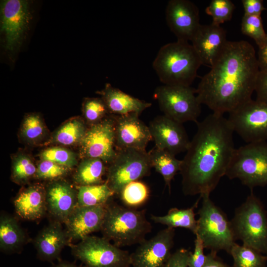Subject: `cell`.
<instances>
[{
	"mask_svg": "<svg viewBox=\"0 0 267 267\" xmlns=\"http://www.w3.org/2000/svg\"><path fill=\"white\" fill-rule=\"evenodd\" d=\"M40 157L43 160H48L69 169L77 164L75 154L72 151L61 147H52L42 152Z\"/></svg>",
	"mask_w": 267,
	"mask_h": 267,
	"instance_id": "8d00e7d4",
	"label": "cell"
},
{
	"mask_svg": "<svg viewBox=\"0 0 267 267\" xmlns=\"http://www.w3.org/2000/svg\"><path fill=\"white\" fill-rule=\"evenodd\" d=\"M175 229L167 227L139 244L131 254L133 267H163L172 255Z\"/></svg>",
	"mask_w": 267,
	"mask_h": 267,
	"instance_id": "4fadbf2b",
	"label": "cell"
},
{
	"mask_svg": "<svg viewBox=\"0 0 267 267\" xmlns=\"http://www.w3.org/2000/svg\"><path fill=\"white\" fill-rule=\"evenodd\" d=\"M106 206H77L64 222L69 240H82L100 230Z\"/></svg>",
	"mask_w": 267,
	"mask_h": 267,
	"instance_id": "ac0fdd59",
	"label": "cell"
},
{
	"mask_svg": "<svg viewBox=\"0 0 267 267\" xmlns=\"http://www.w3.org/2000/svg\"><path fill=\"white\" fill-rule=\"evenodd\" d=\"M196 123L179 172L185 195L210 194L225 176L235 149L234 131L223 115L213 113Z\"/></svg>",
	"mask_w": 267,
	"mask_h": 267,
	"instance_id": "7a4b0ae2",
	"label": "cell"
},
{
	"mask_svg": "<svg viewBox=\"0 0 267 267\" xmlns=\"http://www.w3.org/2000/svg\"><path fill=\"white\" fill-rule=\"evenodd\" d=\"M257 60L260 70L267 69V35L263 43L259 46Z\"/></svg>",
	"mask_w": 267,
	"mask_h": 267,
	"instance_id": "7bdbcfd3",
	"label": "cell"
},
{
	"mask_svg": "<svg viewBox=\"0 0 267 267\" xmlns=\"http://www.w3.org/2000/svg\"><path fill=\"white\" fill-rule=\"evenodd\" d=\"M51 267H84L83 266H78L75 263L63 261L60 262L56 265H53Z\"/></svg>",
	"mask_w": 267,
	"mask_h": 267,
	"instance_id": "f6af8a7d",
	"label": "cell"
},
{
	"mask_svg": "<svg viewBox=\"0 0 267 267\" xmlns=\"http://www.w3.org/2000/svg\"><path fill=\"white\" fill-rule=\"evenodd\" d=\"M191 251L180 248L172 253L163 267H188V259Z\"/></svg>",
	"mask_w": 267,
	"mask_h": 267,
	"instance_id": "ab89813d",
	"label": "cell"
},
{
	"mask_svg": "<svg viewBox=\"0 0 267 267\" xmlns=\"http://www.w3.org/2000/svg\"><path fill=\"white\" fill-rule=\"evenodd\" d=\"M149 189L144 182L136 180L126 185L119 195L123 203L129 207L143 204L149 196Z\"/></svg>",
	"mask_w": 267,
	"mask_h": 267,
	"instance_id": "4dcf8cb0",
	"label": "cell"
},
{
	"mask_svg": "<svg viewBox=\"0 0 267 267\" xmlns=\"http://www.w3.org/2000/svg\"><path fill=\"white\" fill-rule=\"evenodd\" d=\"M255 91L257 95L256 100L267 103V69L259 70Z\"/></svg>",
	"mask_w": 267,
	"mask_h": 267,
	"instance_id": "60d3db41",
	"label": "cell"
},
{
	"mask_svg": "<svg viewBox=\"0 0 267 267\" xmlns=\"http://www.w3.org/2000/svg\"><path fill=\"white\" fill-rule=\"evenodd\" d=\"M69 241L60 222L51 223L41 230L35 239L38 258L47 262L58 259L62 249Z\"/></svg>",
	"mask_w": 267,
	"mask_h": 267,
	"instance_id": "44dd1931",
	"label": "cell"
},
{
	"mask_svg": "<svg viewBox=\"0 0 267 267\" xmlns=\"http://www.w3.org/2000/svg\"><path fill=\"white\" fill-rule=\"evenodd\" d=\"M114 195L106 181L98 185L79 186L77 191V206H105Z\"/></svg>",
	"mask_w": 267,
	"mask_h": 267,
	"instance_id": "83f0119b",
	"label": "cell"
},
{
	"mask_svg": "<svg viewBox=\"0 0 267 267\" xmlns=\"http://www.w3.org/2000/svg\"><path fill=\"white\" fill-rule=\"evenodd\" d=\"M241 31L243 34L253 39L258 47L263 43L267 35L264 29L262 17L259 15L244 14Z\"/></svg>",
	"mask_w": 267,
	"mask_h": 267,
	"instance_id": "836d02e7",
	"label": "cell"
},
{
	"mask_svg": "<svg viewBox=\"0 0 267 267\" xmlns=\"http://www.w3.org/2000/svg\"><path fill=\"white\" fill-rule=\"evenodd\" d=\"M196 94V89L190 86L164 85L155 89L154 97L164 115L181 124L197 123L201 104Z\"/></svg>",
	"mask_w": 267,
	"mask_h": 267,
	"instance_id": "30bf717a",
	"label": "cell"
},
{
	"mask_svg": "<svg viewBox=\"0 0 267 267\" xmlns=\"http://www.w3.org/2000/svg\"><path fill=\"white\" fill-rule=\"evenodd\" d=\"M244 14L261 16L262 12L266 9L263 0H242Z\"/></svg>",
	"mask_w": 267,
	"mask_h": 267,
	"instance_id": "b9f144b4",
	"label": "cell"
},
{
	"mask_svg": "<svg viewBox=\"0 0 267 267\" xmlns=\"http://www.w3.org/2000/svg\"><path fill=\"white\" fill-rule=\"evenodd\" d=\"M113 115L115 120L116 149L145 150L148 143L153 139L148 126L139 119V115L131 113Z\"/></svg>",
	"mask_w": 267,
	"mask_h": 267,
	"instance_id": "e0dca14e",
	"label": "cell"
},
{
	"mask_svg": "<svg viewBox=\"0 0 267 267\" xmlns=\"http://www.w3.org/2000/svg\"><path fill=\"white\" fill-rule=\"evenodd\" d=\"M106 164L98 158H84L80 163L74 174L75 182L78 186L104 183L102 178L108 169Z\"/></svg>",
	"mask_w": 267,
	"mask_h": 267,
	"instance_id": "484cf974",
	"label": "cell"
},
{
	"mask_svg": "<svg viewBox=\"0 0 267 267\" xmlns=\"http://www.w3.org/2000/svg\"><path fill=\"white\" fill-rule=\"evenodd\" d=\"M229 254L233 260L232 267H267V256L249 246L235 243Z\"/></svg>",
	"mask_w": 267,
	"mask_h": 267,
	"instance_id": "f546056e",
	"label": "cell"
},
{
	"mask_svg": "<svg viewBox=\"0 0 267 267\" xmlns=\"http://www.w3.org/2000/svg\"><path fill=\"white\" fill-rule=\"evenodd\" d=\"M225 176L251 190L267 185V142L248 143L235 149Z\"/></svg>",
	"mask_w": 267,
	"mask_h": 267,
	"instance_id": "52a82bcc",
	"label": "cell"
},
{
	"mask_svg": "<svg viewBox=\"0 0 267 267\" xmlns=\"http://www.w3.org/2000/svg\"><path fill=\"white\" fill-rule=\"evenodd\" d=\"M216 252H210L206 255V261L203 267H232L222 261Z\"/></svg>",
	"mask_w": 267,
	"mask_h": 267,
	"instance_id": "ee69618b",
	"label": "cell"
},
{
	"mask_svg": "<svg viewBox=\"0 0 267 267\" xmlns=\"http://www.w3.org/2000/svg\"><path fill=\"white\" fill-rule=\"evenodd\" d=\"M109 165L106 181L114 194L118 195L129 183L149 175L152 168L148 152L134 148L117 150Z\"/></svg>",
	"mask_w": 267,
	"mask_h": 267,
	"instance_id": "ba28073f",
	"label": "cell"
},
{
	"mask_svg": "<svg viewBox=\"0 0 267 267\" xmlns=\"http://www.w3.org/2000/svg\"><path fill=\"white\" fill-rule=\"evenodd\" d=\"M148 127L157 148L175 156L186 151L190 141L182 124L163 115L156 117Z\"/></svg>",
	"mask_w": 267,
	"mask_h": 267,
	"instance_id": "9a60e30c",
	"label": "cell"
},
{
	"mask_svg": "<svg viewBox=\"0 0 267 267\" xmlns=\"http://www.w3.org/2000/svg\"><path fill=\"white\" fill-rule=\"evenodd\" d=\"M84 267H130L131 254L104 237L88 236L71 246Z\"/></svg>",
	"mask_w": 267,
	"mask_h": 267,
	"instance_id": "9c48e42d",
	"label": "cell"
},
{
	"mask_svg": "<svg viewBox=\"0 0 267 267\" xmlns=\"http://www.w3.org/2000/svg\"><path fill=\"white\" fill-rule=\"evenodd\" d=\"M80 144L84 158H98L110 164L117 154L113 115L90 126Z\"/></svg>",
	"mask_w": 267,
	"mask_h": 267,
	"instance_id": "7c38bea8",
	"label": "cell"
},
{
	"mask_svg": "<svg viewBox=\"0 0 267 267\" xmlns=\"http://www.w3.org/2000/svg\"><path fill=\"white\" fill-rule=\"evenodd\" d=\"M25 241V233L15 218L2 214L0 218V248L7 253L17 251Z\"/></svg>",
	"mask_w": 267,
	"mask_h": 267,
	"instance_id": "cb8c5ba5",
	"label": "cell"
},
{
	"mask_svg": "<svg viewBox=\"0 0 267 267\" xmlns=\"http://www.w3.org/2000/svg\"><path fill=\"white\" fill-rule=\"evenodd\" d=\"M166 18L170 30L180 41H191L201 25L198 7L188 0H170Z\"/></svg>",
	"mask_w": 267,
	"mask_h": 267,
	"instance_id": "2e32d148",
	"label": "cell"
},
{
	"mask_svg": "<svg viewBox=\"0 0 267 267\" xmlns=\"http://www.w3.org/2000/svg\"><path fill=\"white\" fill-rule=\"evenodd\" d=\"M230 222L236 240L267 256V212L252 190Z\"/></svg>",
	"mask_w": 267,
	"mask_h": 267,
	"instance_id": "5b68a950",
	"label": "cell"
},
{
	"mask_svg": "<svg viewBox=\"0 0 267 267\" xmlns=\"http://www.w3.org/2000/svg\"><path fill=\"white\" fill-rule=\"evenodd\" d=\"M83 112L85 119L91 125L96 124L109 113L101 98H86L83 103Z\"/></svg>",
	"mask_w": 267,
	"mask_h": 267,
	"instance_id": "e575fe53",
	"label": "cell"
},
{
	"mask_svg": "<svg viewBox=\"0 0 267 267\" xmlns=\"http://www.w3.org/2000/svg\"><path fill=\"white\" fill-rule=\"evenodd\" d=\"M45 126L41 117L36 113L27 115L24 119L21 134L29 142H34L41 139L45 134Z\"/></svg>",
	"mask_w": 267,
	"mask_h": 267,
	"instance_id": "d590c367",
	"label": "cell"
},
{
	"mask_svg": "<svg viewBox=\"0 0 267 267\" xmlns=\"http://www.w3.org/2000/svg\"><path fill=\"white\" fill-rule=\"evenodd\" d=\"M191 41L202 64L211 67L228 41L225 30L211 23L201 24Z\"/></svg>",
	"mask_w": 267,
	"mask_h": 267,
	"instance_id": "d6986e66",
	"label": "cell"
},
{
	"mask_svg": "<svg viewBox=\"0 0 267 267\" xmlns=\"http://www.w3.org/2000/svg\"><path fill=\"white\" fill-rule=\"evenodd\" d=\"M227 119L247 143L267 140V103L251 99L229 113Z\"/></svg>",
	"mask_w": 267,
	"mask_h": 267,
	"instance_id": "8fae6325",
	"label": "cell"
},
{
	"mask_svg": "<svg viewBox=\"0 0 267 267\" xmlns=\"http://www.w3.org/2000/svg\"><path fill=\"white\" fill-rule=\"evenodd\" d=\"M37 167L28 155L21 154L14 158L12 166V178L14 181L25 183L35 177Z\"/></svg>",
	"mask_w": 267,
	"mask_h": 267,
	"instance_id": "1f68e13d",
	"label": "cell"
},
{
	"mask_svg": "<svg viewBox=\"0 0 267 267\" xmlns=\"http://www.w3.org/2000/svg\"><path fill=\"white\" fill-rule=\"evenodd\" d=\"M259 70L252 44L227 41L196 89L198 100L213 113H229L251 99Z\"/></svg>",
	"mask_w": 267,
	"mask_h": 267,
	"instance_id": "6da1fadb",
	"label": "cell"
},
{
	"mask_svg": "<svg viewBox=\"0 0 267 267\" xmlns=\"http://www.w3.org/2000/svg\"><path fill=\"white\" fill-rule=\"evenodd\" d=\"M87 130L81 119L72 118L65 123L55 132L52 142L68 146L80 143Z\"/></svg>",
	"mask_w": 267,
	"mask_h": 267,
	"instance_id": "f1b7e54d",
	"label": "cell"
},
{
	"mask_svg": "<svg viewBox=\"0 0 267 267\" xmlns=\"http://www.w3.org/2000/svg\"><path fill=\"white\" fill-rule=\"evenodd\" d=\"M201 61L191 44L178 41L164 45L153 62V67L165 85L190 86Z\"/></svg>",
	"mask_w": 267,
	"mask_h": 267,
	"instance_id": "3957f363",
	"label": "cell"
},
{
	"mask_svg": "<svg viewBox=\"0 0 267 267\" xmlns=\"http://www.w3.org/2000/svg\"><path fill=\"white\" fill-rule=\"evenodd\" d=\"M16 214L22 219L35 221L43 217L47 210L46 190L34 184L23 189L14 201Z\"/></svg>",
	"mask_w": 267,
	"mask_h": 267,
	"instance_id": "7402d4cb",
	"label": "cell"
},
{
	"mask_svg": "<svg viewBox=\"0 0 267 267\" xmlns=\"http://www.w3.org/2000/svg\"><path fill=\"white\" fill-rule=\"evenodd\" d=\"M98 93L100 94L109 112L112 115L120 116L131 113L140 115L152 105L113 87L110 84H106Z\"/></svg>",
	"mask_w": 267,
	"mask_h": 267,
	"instance_id": "603a6c76",
	"label": "cell"
},
{
	"mask_svg": "<svg viewBox=\"0 0 267 267\" xmlns=\"http://www.w3.org/2000/svg\"><path fill=\"white\" fill-rule=\"evenodd\" d=\"M1 31L6 48L13 50L19 44L29 26V2L25 0H5L1 2Z\"/></svg>",
	"mask_w": 267,
	"mask_h": 267,
	"instance_id": "5bb4252c",
	"label": "cell"
},
{
	"mask_svg": "<svg viewBox=\"0 0 267 267\" xmlns=\"http://www.w3.org/2000/svg\"><path fill=\"white\" fill-rule=\"evenodd\" d=\"M204 249L202 241L197 236H196L194 251L190 253L188 267H203L206 262L207 257L204 253Z\"/></svg>",
	"mask_w": 267,
	"mask_h": 267,
	"instance_id": "f35d334b",
	"label": "cell"
},
{
	"mask_svg": "<svg viewBox=\"0 0 267 267\" xmlns=\"http://www.w3.org/2000/svg\"><path fill=\"white\" fill-rule=\"evenodd\" d=\"M201 197L190 208L186 209L171 208L164 216L152 215L151 220L155 222L167 227L175 228L182 227L190 230L195 234L197 230V220L195 219L194 210L197 206Z\"/></svg>",
	"mask_w": 267,
	"mask_h": 267,
	"instance_id": "d4e9b609",
	"label": "cell"
},
{
	"mask_svg": "<svg viewBox=\"0 0 267 267\" xmlns=\"http://www.w3.org/2000/svg\"><path fill=\"white\" fill-rule=\"evenodd\" d=\"M234 9L235 5L230 0H212L205 12L212 17V23L221 25L231 20Z\"/></svg>",
	"mask_w": 267,
	"mask_h": 267,
	"instance_id": "d6a6232c",
	"label": "cell"
},
{
	"mask_svg": "<svg viewBox=\"0 0 267 267\" xmlns=\"http://www.w3.org/2000/svg\"><path fill=\"white\" fill-rule=\"evenodd\" d=\"M202 199L198 214L195 235L205 248L217 253L223 250L229 254L236 240L230 221L225 213L210 198V194L200 195Z\"/></svg>",
	"mask_w": 267,
	"mask_h": 267,
	"instance_id": "8992f818",
	"label": "cell"
},
{
	"mask_svg": "<svg viewBox=\"0 0 267 267\" xmlns=\"http://www.w3.org/2000/svg\"><path fill=\"white\" fill-rule=\"evenodd\" d=\"M45 190L47 210L57 221L64 222L77 206V191L69 183L58 179Z\"/></svg>",
	"mask_w": 267,
	"mask_h": 267,
	"instance_id": "ffe728a7",
	"label": "cell"
},
{
	"mask_svg": "<svg viewBox=\"0 0 267 267\" xmlns=\"http://www.w3.org/2000/svg\"><path fill=\"white\" fill-rule=\"evenodd\" d=\"M152 167L163 178L165 184L170 190L171 182L175 176L180 172L182 160L165 150L155 147L148 152Z\"/></svg>",
	"mask_w": 267,
	"mask_h": 267,
	"instance_id": "4316f807",
	"label": "cell"
},
{
	"mask_svg": "<svg viewBox=\"0 0 267 267\" xmlns=\"http://www.w3.org/2000/svg\"><path fill=\"white\" fill-rule=\"evenodd\" d=\"M151 228L145 210L107 203L100 230L103 237L121 247L139 244Z\"/></svg>",
	"mask_w": 267,
	"mask_h": 267,
	"instance_id": "277c9868",
	"label": "cell"
},
{
	"mask_svg": "<svg viewBox=\"0 0 267 267\" xmlns=\"http://www.w3.org/2000/svg\"><path fill=\"white\" fill-rule=\"evenodd\" d=\"M69 168L48 160H43L37 167L35 177L41 180H56L65 176Z\"/></svg>",
	"mask_w": 267,
	"mask_h": 267,
	"instance_id": "74e56055",
	"label": "cell"
}]
</instances>
